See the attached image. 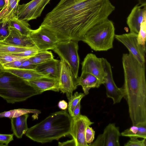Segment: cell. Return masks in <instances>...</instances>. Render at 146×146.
I'll use <instances>...</instances> for the list:
<instances>
[{"mask_svg":"<svg viewBox=\"0 0 146 146\" xmlns=\"http://www.w3.org/2000/svg\"><path fill=\"white\" fill-rule=\"evenodd\" d=\"M115 9L110 0H60L40 25L54 33L60 41H82L90 29L108 19Z\"/></svg>","mask_w":146,"mask_h":146,"instance_id":"1","label":"cell"},{"mask_svg":"<svg viewBox=\"0 0 146 146\" xmlns=\"http://www.w3.org/2000/svg\"><path fill=\"white\" fill-rule=\"evenodd\" d=\"M123 97L129 108L133 125L146 122L145 64H141L129 52L123 54Z\"/></svg>","mask_w":146,"mask_h":146,"instance_id":"2","label":"cell"},{"mask_svg":"<svg viewBox=\"0 0 146 146\" xmlns=\"http://www.w3.org/2000/svg\"><path fill=\"white\" fill-rule=\"evenodd\" d=\"M72 119L67 110L52 113L40 123L28 128L25 134L28 138L43 143L70 135Z\"/></svg>","mask_w":146,"mask_h":146,"instance_id":"3","label":"cell"},{"mask_svg":"<svg viewBox=\"0 0 146 146\" xmlns=\"http://www.w3.org/2000/svg\"><path fill=\"white\" fill-rule=\"evenodd\" d=\"M39 94L27 81L4 70L0 72V96L7 103L25 101Z\"/></svg>","mask_w":146,"mask_h":146,"instance_id":"4","label":"cell"},{"mask_svg":"<svg viewBox=\"0 0 146 146\" xmlns=\"http://www.w3.org/2000/svg\"><path fill=\"white\" fill-rule=\"evenodd\" d=\"M115 35L113 23L108 19L90 29L82 41L95 51H107L113 48Z\"/></svg>","mask_w":146,"mask_h":146,"instance_id":"5","label":"cell"},{"mask_svg":"<svg viewBox=\"0 0 146 146\" xmlns=\"http://www.w3.org/2000/svg\"><path fill=\"white\" fill-rule=\"evenodd\" d=\"M78 42L72 40L60 41L52 50L68 64L76 78L80 64Z\"/></svg>","mask_w":146,"mask_h":146,"instance_id":"6","label":"cell"},{"mask_svg":"<svg viewBox=\"0 0 146 146\" xmlns=\"http://www.w3.org/2000/svg\"><path fill=\"white\" fill-rule=\"evenodd\" d=\"M29 36L38 51L53 50L60 41L54 33L41 25L32 30Z\"/></svg>","mask_w":146,"mask_h":146,"instance_id":"7","label":"cell"},{"mask_svg":"<svg viewBox=\"0 0 146 146\" xmlns=\"http://www.w3.org/2000/svg\"><path fill=\"white\" fill-rule=\"evenodd\" d=\"M51 0H32L26 4L18 5L16 13L18 19L29 21L40 17L46 6Z\"/></svg>","mask_w":146,"mask_h":146,"instance_id":"8","label":"cell"},{"mask_svg":"<svg viewBox=\"0 0 146 146\" xmlns=\"http://www.w3.org/2000/svg\"><path fill=\"white\" fill-rule=\"evenodd\" d=\"M60 64L59 90L61 92L66 94L69 100L73 95V91L78 86L77 78H76L68 64L61 59Z\"/></svg>","mask_w":146,"mask_h":146,"instance_id":"9","label":"cell"},{"mask_svg":"<svg viewBox=\"0 0 146 146\" xmlns=\"http://www.w3.org/2000/svg\"><path fill=\"white\" fill-rule=\"evenodd\" d=\"M137 35V34L130 32L115 35V38L122 43L139 62L141 64H145L146 49L138 43Z\"/></svg>","mask_w":146,"mask_h":146,"instance_id":"10","label":"cell"},{"mask_svg":"<svg viewBox=\"0 0 146 146\" xmlns=\"http://www.w3.org/2000/svg\"><path fill=\"white\" fill-rule=\"evenodd\" d=\"M103 66L106 72L103 84L105 86L107 97L111 98L114 104L119 103L124 96L122 88H118L113 80L111 66L105 58H102Z\"/></svg>","mask_w":146,"mask_h":146,"instance_id":"11","label":"cell"},{"mask_svg":"<svg viewBox=\"0 0 146 146\" xmlns=\"http://www.w3.org/2000/svg\"><path fill=\"white\" fill-rule=\"evenodd\" d=\"M94 123L86 115L80 114L78 117L72 119V123L70 135L73 138L75 146H88L85 139L86 128Z\"/></svg>","mask_w":146,"mask_h":146,"instance_id":"12","label":"cell"},{"mask_svg":"<svg viewBox=\"0 0 146 146\" xmlns=\"http://www.w3.org/2000/svg\"><path fill=\"white\" fill-rule=\"evenodd\" d=\"M82 72L90 73L97 78L102 84L106 75L102 58H98L95 54H87L82 63Z\"/></svg>","mask_w":146,"mask_h":146,"instance_id":"13","label":"cell"},{"mask_svg":"<svg viewBox=\"0 0 146 146\" xmlns=\"http://www.w3.org/2000/svg\"><path fill=\"white\" fill-rule=\"evenodd\" d=\"M8 28V35L4 40H0L1 41L6 44L37 49L29 36L23 35L18 30L13 27L9 26Z\"/></svg>","mask_w":146,"mask_h":146,"instance_id":"14","label":"cell"},{"mask_svg":"<svg viewBox=\"0 0 146 146\" xmlns=\"http://www.w3.org/2000/svg\"><path fill=\"white\" fill-rule=\"evenodd\" d=\"M146 17V5L139 4L132 9L127 18L126 23L130 32L138 34L141 23Z\"/></svg>","mask_w":146,"mask_h":146,"instance_id":"15","label":"cell"},{"mask_svg":"<svg viewBox=\"0 0 146 146\" xmlns=\"http://www.w3.org/2000/svg\"><path fill=\"white\" fill-rule=\"evenodd\" d=\"M60 66V60L54 58L37 65L35 70L48 78L59 80Z\"/></svg>","mask_w":146,"mask_h":146,"instance_id":"16","label":"cell"},{"mask_svg":"<svg viewBox=\"0 0 146 146\" xmlns=\"http://www.w3.org/2000/svg\"><path fill=\"white\" fill-rule=\"evenodd\" d=\"M38 92L39 94L47 90L59 92V80L44 77L27 81Z\"/></svg>","mask_w":146,"mask_h":146,"instance_id":"17","label":"cell"},{"mask_svg":"<svg viewBox=\"0 0 146 146\" xmlns=\"http://www.w3.org/2000/svg\"><path fill=\"white\" fill-rule=\"evenodd\" d=\"M103 146H119V137L121 135L119 127L114 123H109L102 134Z\"/></svg>","mask_w":146,"mask_h":146,"instance_id":"18","label":"cell"},{"mask_svg":"<svg viewBox=\"0 0 146 146\" xmlns=\"http://www.w3.org/2000/svg\"><path fill=\"white\" fill-rule=\"evenodd\" d=\"M78 86H82L85 95L89 94L91 88H98L102 84L99 80L94 75L87 72H82L77 78Z\"/></svg>","mask_w":146,"mask_h":146,"instance_id":"19","label":"cell"},{"mask_svg":"<svg viewBox=\"0 0 146 146\" xmlns=\"http://www.w3.org/2000/svg\"><path fill=\"white\" fill-rule=\"evenodd\" d=\"M28 113L11 118V130L13 134L18 138H21L28 129L27 120Z\"/></svg>","mask_w":146,"mask_h":146,"instance_id":"20","label":"cell"},{"mask_svg":"<svg viewBox=\"0 0 146 146\" xmlns=\"http://www.w3.org/2000/svg\"><path fill=\"white\" fill-rule=\"evenodd\" d=\"M3 70L27 81L47 78L39 74L34 70L17 68L3 69Z\"/></svg>","mask_w":146,"mask_h":146,"instance_id":"21","label":"cell"},{"mask_svg":"<svg viewBox=\"0 0 146 146\" xmlns=\"http://www.w3.org/2000/svg\"><path fill=\"white\" fill-rule=\"evenodd\" d=\"M19 3L18 0H7L5 5L0 11V20L8 21L16 16Z\"/></svg>","mask_w":146,"mask_h":146,"instance_id":"22","label":"cell"},{"mask_svg":"<svg viewBox=\"0 0 146 146\" xmlns=\"http://www.w3.org/2000/svg\"><path fill=\"white\" fill-rule=\"evenodd\" d=\"M9 26L15 28L23 35L29 36L32 29L28 21L17 18L16 16L8 21Z\"/></svg>","mask_w":146,"mask_h":146,"instance_id":"23","label":"cell"},{"mask_svg":"<svg viewBox=\"0 0 146 146\" xmlns=\"http://www.w3.org/2000/svg\"><path fill=\"white\" fill-rule=\"evenodd\" d=\"M31 113L38 114L41 113V111L39 110L35 109L21 108L14 109L0 113V117H7L11 118L19 117L25 114Z\"/></svg>","mask_w":146,"mask_h":146,"instance_id":"24","label":"cell"},{"mask_svg":"<svg viewBox=\"0 0 146 146\" xmlns=\"http://www.w3.org/2000/svg\"><path fill=\"white\" fill-rule=\"evenodd\" d=\"M54 57L52 52L46 50L38 51L29 59L33 64L37 65L51 60Z\"/></svg>","mask_w":146,"mask_h":146,"instance_id":"25","label":"cell"},{"mask_svg":"<svg viewBox=\"0 0 146 146\" xmlns=\"http://www.w3.org/2000/svg\"><path fill=\"white\" fill-rule=\"evenodd\" d=\"M29 49L31 48L5 43L0 40V53L13 54Z\"/></svg>","mask_w":146,"mask_h":146,"instance_id":"26","label":"cell"},{"mask_svg":"<svg viewBox=\"0 0 146 146\" xmlns=\"http://www.w3.org/2000/svg\"><path fill=\"white\" fill-rule=\"evenodd\" d=\"M85 95L84 93H78V92H76L68 100V111L70 116L75 108Z\"/></svg>","mask_w":146,"mask_h":146,"instance_id":"27","label":"cell"},{"mask_svg":"<svg viewBox=\"0 0 146 146\" xmlns=\"http://www.w3.org/2000/svg\"><path fill=\"white\" fill-rule=\"evenodd\" d=\"M146 36V17H145L141 24L140 30L138 34L137 39L139 44L145 49Z\"/></svg>","mask_w":146,"mask_h":146,"instance_id":"28","label":"cell"},{"mask_svg":"<svg viewBox=\"0 0 146 146\" xmlns=\"http://www.w3.org/2000/svg\"><path fill=\"white\" fill-rule=\"evenodd\" d=\"M30 57H24L15 60L4 64L2 67L3 69L19 68L25 60Z\"/></svg>","mask_w":146,"mask_h":146,"instance_id":"29","label":"cell"},{"mask_svg":"<svg viewBox=\"0 0 146 146\" xmlns=\"http://www.w3.org/2000/svg\"><path fill=\"white\" fill-rule=\"evenodd\" d=\"M24 57L13 55L11 54L0 53V65L2 66L4 64Z\"/></svg>","mask_w":146,"mask_h":146,"instance_id":"30","label":"cell"},{"mask_svg":"<svg viewBox=\"0 0 146 146\" xmlns=\"http://www.w3.org/2000/svg\"><path fill=\"white\" fill-rule=\"evenodd\" d=\"M8 21L0 20V40H3L8 35L9 33Z\"/></svg>","mask_w":146,"mask_h":146,"instance_id":"31","label":"cell"},{"mask_svg":"<svg viewBox=\"0 0 146 146\" xmlns=\"http://www.w3.org/2000/svg\"><path fill=\"white\" fill-rule=\"evenodd\" d=\"M138 128L137 126L133 125L130 128L125 130L121 133V135L130 138L136 137Z\"/></svg>","mask_w":146,"mask_h":146,"instance_id":"32","label":"cell"},{"mask_svg":"<svg viewBox=\"0 0 146 146\" xmlns=\"http://www.w3.org/2000/svg\"><path fill=\"white\" fill-rule=\"evenodd\" d=\"M130 139L125 143L124 146H146V138L139 140L137 138H130Z\"/></svg>","mask_w":146,"mask_h":146,"instance_id":"33","label":"cell"},{"mask_svg":"<svg viewBox=\"0 0 146 146\" xmlns=\"http://www.w3.org/2000/svg\"><path fill=\"white\" fill-rule=\"evenodd\" d=\"M95 132L92 127L88 126L86 128L85 132V139L86 143L90 144L93 142L94 139Z\"/></svg>","mask_w":146,"mask_h":146,"instance_id":"34","label":"cell"},{"mask_svg":"<svg viewBox=\"0 0 146 146\" xmlns=\"http://www.w3.org/2000/svg\"><path fill=\"white\" fill-rule=\"evenodd\" d=\"M136 125L138 129L136 137L146 138V122L140 123Z\"/></svg>","mask_w":146,"mask_h":146,"instance_id":"35","label":"cell"},{"mask_svg":"<svg viewBox=\"0 0 146 146\" xmlns=\"http://www.w3.org/2000/svg\"><path fill=\"white\" fill-rule=\"evenodd\" d=\"M38 52V50L37 49L31 48L27 50L22 52L11 54L22 57H31L34 55Z\"/></svg>","mask_w":146,"mask_h":146,"instance_id":"36","label":"cell"},{"mask_svg":"<svg viewBox=\"0 0 146 146\" xmlns=\"http://www.w3.org/2000/svg\"><path fill=\"white\" fill-rule=\"evenodd\" d=\"M13 134H0V144L3 145L5 144L6 145L8 144L13 140Z\"/></svg>","mask_w":146,"mask_h":146,"instance_id":"37","label":"cell"},{"mask_svg":"<svg viewBox=\"0 0 146 146\" xmlns=\"http://www.w3.org/2000/svg\"><path fill=\"white\" fill-rule=\"evenodd\" d=\"M29 58L25 60L19 68L35 70L37 65L33 64Z\"/></svg>","mask_w":146,"mask_h":146,"instance_id":"38","label":"cell"},{"mask_svg":"<svg viewBox=\"0 0 146 146\" xmlns=\"http://www.w3.org/2000/svg\"><path fill=\"white\" fill-rule=\"evenodd\" d=\"M103 139L102 134L98 135L96 140L93 142L90 143L89 146H103Z\"/></svg>","mask_w":146,"mask_h":146,"instance_id":"39","label":"cell"},{"mask_svg":"<svg viewBox=\"0 0 146 146\" xmlns=\"http://www.w3.org/2000/svg\"><path fill=\"white\" fill-rule=\"evenodd\" d=\"M79 102L74 109L71 116L72 119L75 118L79 116L80 114V104Z\"/></svg>","mask_w":146,"mask_h":146,"instance_id":"40","label":"cell"},{"mask_svg":"<svg viewBox=\"0 0 146 146\" xmlns=\"http://www.w3.org/2000/svg\"><path fill=\"white\" fill-rule=\"evenodd\" d=\"M58 106L60 109L65 110L68 108V104L65 101L62 100L58 102Z\"/></svg>","mask_w":146,"mask_h":146,"instance_id":"41","label":"cell"},{"mask_svg":"<svg viewBox=\"0 0 146 146\" xmlns=\"http://www.w3.org/2000/svg\"><path fill=\"white\" fill-rule=\"evenodd\" d=\"M59 145L62 146V145H68V144H69V145H74L75 146L74 142L73 140H72L68 141L65 142L63 143L58 142Z\"/></svg>","mask_w":146,"mask_h":146,"instance_id":"42","label":"cell"},{"mask_svg":"<svg viewBox=\"0 0 146 146\" xmlns=\"http://www.w3.org/2000/svg\"><path fill=\"white\" fill-rule=\"evenodd\" d=\"M7 0H0V10L2 9L5 5Z\"/></svg>","mask_w":146,"mask_h":146,"instance_id":"43","label":"cell"},{"mask_svg":"<svg viewBox=\"0 0 146 146\" xmlns=\"http://www.w3.org/2000/svg\"><path fill=\"white\" fill-rule=\"evenodd\" d=\"M139 4L142 5H146V0H138Z\"/></svg>","mask_w":146,"mask_h":146,"instance_id":"44","label":"cell"},{"mask_svg":"<svg viewBox=\"0 0 146 146\" xmlns=\"http://www.w3.org/2000/svg\"><path fill=\"white\" fill-rule=\"evenodd\" d=\"M3 70V68L2 66L0 65V72L2 71Z\"/></svg>","mask_w":146,"mask_h":146,"instance_id":"45","label":"cell"},{"mask_svg":"<svg viewBox=\"0 0 146 146\" xmlns=\"http://www.w3.org/2000/svg\"><path fill=\"white\" fill-rule=\"evenodd\" d=\"M75 1H79L81 0H74Z\"/></svg>","mask_w":146,"mask_h":146,"instance_id":"46","label":"cell"},{"mask_svg":"<svg viewBox=\"0 0 146 146\" xmlns=\"http://www.w3.org/2000/svg\"><path fill=\"white\" fill-rule=\"evenodd\" d=\"M18 1L19 2L20 0H18Z\"/></svg>","mask_w":146,"mask_h":146,"instance_id":"47","label":"cell"}]
</instances>
